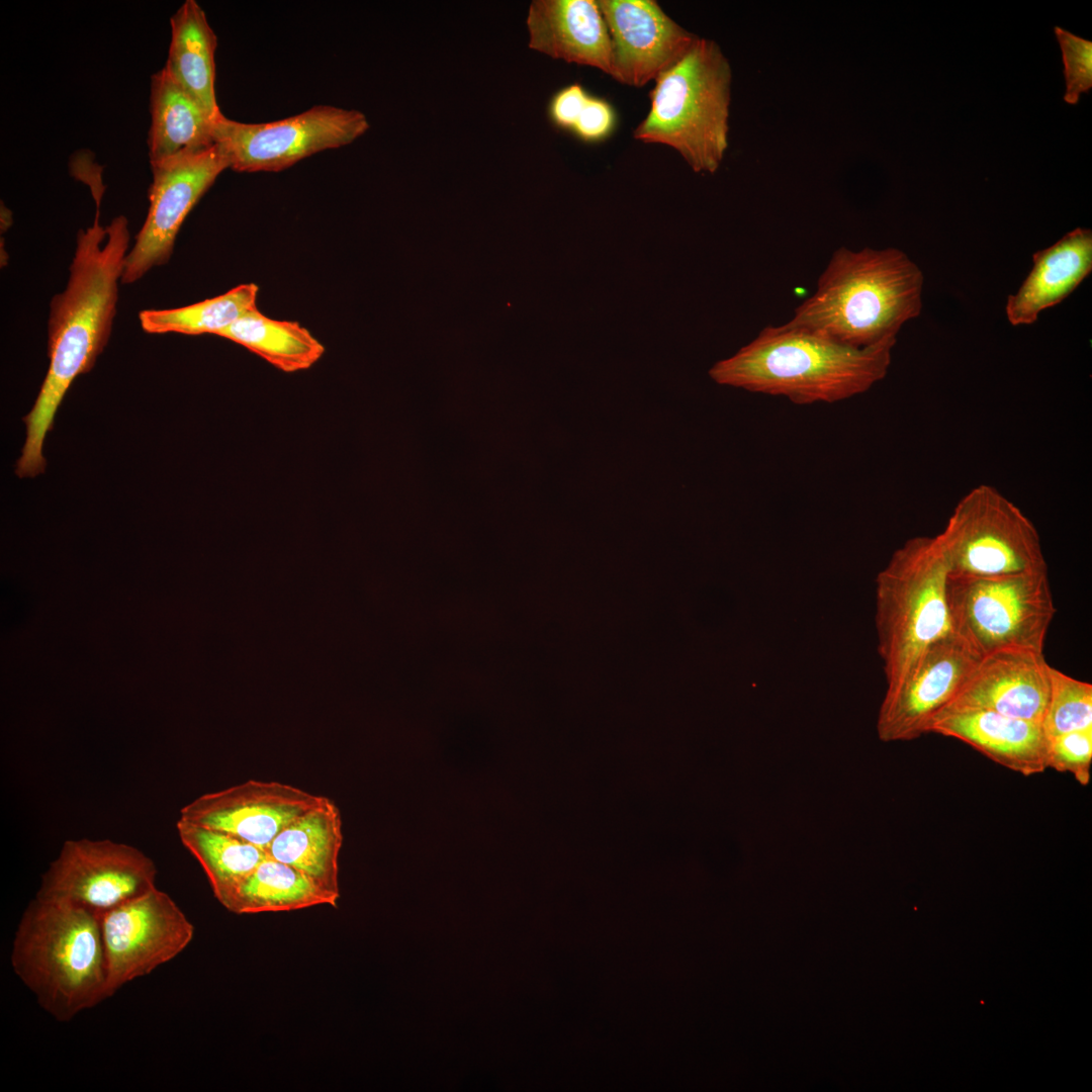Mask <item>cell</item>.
<instances>
[{
    "label": "cell",
    "instance_id": "cell-14",
    "mask_svg": "<svg viewBox=\"0 0 1092 1092\" xmlns=\"http://www.w3.org/2000/svg\"><path fill=\"white\" fill-rule=\"evenodd\" d=\"M612 46L611 77L642 87L679 61L698 35L653 0H598Z\"/></svg>",
    "mask_w": 1092,
    "mask_h": 1092
},
{
    "label": "cell",
    "instance_id": "cell-8",
    "mask_svg": "<svg viewBox=\"0 0 1092 1092\" xmlns=\"http://www.w3.org/2000/svg\"><path fill=\"white\" fill-rule=\"evenodd\" d=\"M936 537L951 576H999L1048 569L1033 523L988 484L972 488L958 502Z\"/></svg>",
    "mask_w": 1092,
    "mask_h": 1092
},
{
    "label": "cell",
    "instance_id": "cell-24",
    "mask_svg": "<svg viewBox=\"0 0 1092 1092\" xmlns=\"http://www.w3.org/2000/svg\"><path fill=\"white\" fill-rule=\"evenodd\" d=\"M182 844L204 871L216 900L226 909L241 885L267 856L264 849L229 833L178 819Z\"/></svg>",
    "mask_w": 1092,
    "mask_h": 1092
},
{
    "label": "cell",
    "instance_id": "cell-6",
    "mask_svg": "<svg viewBox=\"0 0 1092 1092\" xmlns=\"http://www.w3.org/2000/svg\"><path fill=\"white\" fill-rule=\"evenodd\" d=\"M949 573L936 536L907 540L878 573L875 625L887 688L898 684L930 644L952 632Z\"/></svg>",
    "mask_w": 1092,
    "mask_h": 1092
},
{
    "label": "cell",
    "instance_id": "cell-20",
    "mask_svg": "<svg viewBox=\"0 0 1092 1092\" xmlns=\"http://www.w3.org/2000/svg\"><path fill=\"white\" fill-rule=\"evenodd\" d=\"M342 842L340 811L331 799L323 796L314 806L278 833L266 853L340 895L339 853Z\"/></svg>",
    "mask_w": 1092,
    "mask_h": 1092
},
{
    "label": "cell",
    "instance_id": "cell-22",
    "mask_svg": "<svg viewBox=\"0 0 1092 1092\" xmlns=\"http://www.w3.org/2000/svg\"><path fill=\"white\" fill-rule=\"evenodd\" d=\"M171 41L163 70L213 119L222 113L215 95L216 35L205 12L186 0L170 19Z\"/></svg>",
    "mask_w": 1092,
    "mask_h": 1092
},
{
    "label": "cell",
    "instance_id": "cell-25",
    "mask_svg": "<svg viewBox=\"0 0 1092 1092\" xmlns=\"http://www.w3.org/2000/svg\"><path fill=\"white\" fill-rule=\"evenodd\" d=\"M217 337L245 347L287 373L310 368L325 353L323 344L297 322L270 318L257 307Z\"/></svg>",
    "mask_w": 1092,
    "mask_h": 1092
},
{
    "label": "cell",
    "instance_id": "cell-3",
    "mask_svg": "<svg viewBox=\"0 0 1092 1092\" xmlns=\"http://www.w3.org/2000/svg\"><path fill=\"white\" fill-rule=\"evenodd\" d=\"M923 283L919 266L900 249L840 247L819 276L815 292L788 323L866 348L897 337L905 323L919 316Z\"/></svg>",
    "mask_w": 1092,
    "mask_h": 1092
},
{
    "label": "cell",
    "instance_id": "cell-10",
    "mask_svg": "<svg viewBox=\"0 0 1092 1092\" xmlns=\"http://www.w3.org/2000/svg\"><path fill=\"white\" fill-rule=\"evenodd\" d=\"M157 868L140 849L108 839L67 840L36 897L98 916L156 888Z\"/></svg>",
    "mask_w": 1092,
    "mask_h": 1092
},
{
    "label": "cell",
    "instance_id": "cell-29",
    "mask_svg": "<svg viewBox=\"0 0 1092 1092\" xmlns=\"http://www.w3.org/2000/svg\"><path fill=\"white\" fill-rule=\"evenodd\" d=\"M1054 30L1063 57L1066 80L1064 99L1069 104H1077L1080 95L1089 92L1092 87V42L1059 26Z\"/></svg>",
    "mask_w": 1092,
    "mask_h": 1092
},
{
    "label": "cell",
    "instance_id": "cell-17",
    "mask_svg": "<svg viewBox=\"0 0 1092 1092\" xmlns=\"http://www.w3.org/2000/svg\"><path fill=\"white\" fill-rule=\"evenodd\" d=\"M928 733L963 741L995 763L1025 777L1046 769L1048 738L1040 723L988 710L954 708L939 712Z\"/></svg>",
    "mask_w": 1092,
    "mask_h": 1092
},
{
    "label": "cell",
    "instance_id": "cell-30",
    "mask_svg": "<svg viewBox=\"0 0 1092 1092\" xmlns=\"http://www.w3.org/2000/svg\"><path fill=\"white\" fill-rule=\"evenodd\" d=\"M615 115L610 104L589 97L572 131L586 142L606 138L614 127Z\"/></svg>",
    "mask_w": 1092,
    "mask_h": 1092
},
{
    "label": "cell",
    "instance_id": "cell-27",
    "mask_svg": "<svg viewBox=\"0 0 1092 1092\" xmlns=\"http://www.w3.org/2000/svg\"><path fill=\"white\" fill-rule=\"evenodd\" d=\"M1041 726L1046 738L1092 729V685L1050 665V697Z\"/></svg>",
    "mask_w": 1092,
    "mask_h": 1092
},
{
    "label": "cell",
    "instance_id": "cell-19",
    "mask_svg": "<svg viewBox=\"0 0 1092 1092\" xmlns=\"http://www.w3.org/2000/svg\"><path fill=\"white\" fill-rule=\"evenodd\" d=\"M1032 268L1005 305L1012 326H1028L1067 298L1092 271V232L1077 228L1032 255Z\"/></svg>",
    "mask_w": 1092,
    "mask_h": 1092
},
{
    "label": "cell",
    "instance_id": "cell-15",
    "mask_svg": "<svg viewBox=\"0 0 1092 1092\" xmlns=\"http://www.w3.org/2000/svg\"><path fill=\"white\" fill-rule=\"evenodd\" d=\"M322 797L284 783L249 780L197 797L180 810L179 819L229 833L266 851L283 828Z\"/></svg>",
    "mask_w": 1092,
    "mask_h": 1092
},
{
    "label": "cell",
    "instance_id": "cell-21",
    "mask_svg": "<svg viewBox=\"0 0 1092 1092\" xmlns=\"http://www.w3.org/2000/svg\"><path fill=\"white\" fill-rule=\"evenodd\" d=\"M151 166L198 154L215 143L214 120L162 69L151 78Z\"/></svg>",
    "mask_w": 1092,
    "mask_h": 1092
},
{
    "label": "cell",
    "instance_id": "cell-23",
    "mask_svg": "<svg viewBox=\"0 0 1092 1092\" xmlns=\"http://www.w3.org/2000/svg\"><path fill=\"white\" fill-rule=\"evenodd\" d=\"M339 897L302 872L267 855L241 885L226 910L257 914L336 907Z\"/></svg>",
    "mask_w": 1092,
    "mask_h": 1092
},
{
    "label": "cell",
    "instance_id": "cell-28",
    "mask_svg": "<svg viewBox=\"0 0 1092 1092\" xmlns=\"http://www.w3.org/2000/svg\"><path fill=\"white\" fill-rule=\"evenodd\" d=\"M1092 729L1072 731L1048 738L1046 768L1069 772L1082 786L1090 782Z\"/></svg>",
    "mask_w": 1092,
    "mask_h": 1092
},
{
    "label": "cell",
    "instance_id": "cell-7",
    "mask_svg": "<svg viewBox=\"0 0 1092 1092\" xmlns=\"http://www.w3.org/2000/svg\"><path fill=\"white\" fill-rule=\"evenodd\" d=\"M946 600L952 631L981 657L1006 648L1042 651L1056 614L1048 569L949 575Z\"/></svg>",
    "mask_w": 1092,
    "mask_h": 1092
},
{
    "label": "cell",
    "instance_id": "cell-1",
    "mask_svg": "<svg viewBox=\"0 0 1092 1092\" xmlns=\"http://www.w3.org/2000/svg\"><path fill=\"white\" fill-rule=\"evenodd\" d=\"M77 235L66 288L51 301L48 356L50 365L31 411L23 418L26 439L15 472L23 477L42 473V447L55 416L73 381L89 372L107 345L129 245L128 221L118 215L105 228L98 221Z\"/></svg>",
    "mask_w": 1092,
    "mask_h": 1092
},
{
    "label": "cell",
    "instance_id": "cell-18",
    "mask_svg": "<svg viewBox=\"0 0 1092 1092\" xmlns=\"http://www.w3.org/2000/svg\"><path fill=\"white\" fill-rule=\"evenodd\" d=\"M526 23L530 49L611 75V38L597 1L535 0Z\"/></svg>",
    "mask_w": 1092,
    "mask_h": 1092
},
{
    "label": "cell",
    "instance_id": "cell-5",
    "mask_svg": "<svg viewBox=\"0 0 1092 1092\" xmlns=\"http://www.w3.org/2000/svg\"><path fill=\"white\" fill-rule=\"evenodd\" d=\"M732 69L720 46L698 36L655 80L634 139L676 150L696 173H715L728 149Z\"/></svg>",
    "mask_w": 1092,
    "mask_h": 1092
},
{
    "label": "cell",
    "instance_id": "cell-13",
    "mask_svg": "<svg viewBox=\"0 0 1092 1092\" xmlns=\"http://www.w3.org/2000/svg\"><path fill=\"white\" fill-rule=\"evenodd\" d=\"M980 658L953 631L930 644L903 678L887 688L877 718L879 739L910 741L927 734Z\"/></svg>",
    "mask_w": 1092,
    "mask_h": 1092
},
{
    "label": "cell",
    "instance_id": "cell-26",
    "mask_svg": "<svg viewBox=\"0 0 1092 1092\" xmlns=\"http://www.w3.org/2000/svg\"><path fill=\"white\" fill-rule=\"evenodd\" d=\"M258 291L256 284L247 283L187 306L146 309L139 314L141 327L149 334L218 336L242 315L257 307Z\"/></svg>",
    "mask_w": 1092,
    "mask_h": 1092
},
{
    "label": "cell",
    "instance_id": "cell-12",
    "mask_svg": "<svg viewBox=\"0 0 1092 1092\" xmlns=\"http://www.w3.org/2000/svg\"><path fill=\"white\" fill-rule=\"evenodd\" d=\"M146 220L125 260L121 283L130 284L151 269L166 264L186 216L219 174L230 168L217 144L198 154L151 166Z\"/></svg>",
    "mask_w": 1092,
    "mask_h": 1092
},
{
    "label": "cell",
    "instance_id": "cell-9",
    "mask_svg": "<svg viewBox=\"0 0 1092 1092\" xmlns=\"http://www.w3.org/2000/svg\"><path fill=\"white\" fill-rule=\"evenodd\" d=\"M369 128L355 109L317 105L284 119L244 123L223 114L213 122V140L238 172H278L325 150L351 144Z\"/></svg>",
    "mask_w": 1092,
    "mask_h": 1092
},
{
    "label": "cell",
    "instance_id": "cell-16",
    "mask_svg": "<svg viewBox=\"0 0 1092 1092\" xmlns=\"http://www.w3.org/2000/svg\"><path fill=\"white\" fill-rule=\"evenodd\" d=\"M1049 697L1042 651L1006 648L983 655L943 710L982 709L1041 724Z\"/></svg>",
    "mask_w": 1092,
    "mask_h": 1092
},
{
    "label": "cell",
    "instance_id": "cell-31",
    "mask_svg": "<svg viewBox=\"0 0 1092 1092\" xmlns=\"http://www.w3.org/2000/svg\"><path fill=\"white\" fill-rule=\"evenodd\" d=\"M589 96L578 84H571L558 91L550 101L549 116L553 123L572 130Z\"/></svg>",
    "mask_w": 1092,
    "mask_h": 1092
},
{
    "label": "cell",
    "instance_id": "cell-2",
    "mask_svg": "<svg viewBox=\"0 0 1092 1092\" xmlns=\"http://www.w3.org/2000/svg\"><path fill=\"white\" fill-rule=\"evenodd\" d=\"M897 337L854 348L790 325L768 326L709 371L719 384L796 404L834 403L868 391L884 379Z\"/></svg>",
    "mask_w": 1092,
    "mask_h": 1092
},
{
    "label": "cell",
    "instance_id": "cell-11",
    "mask_svg": "<svg viewBox=\"0 0 1092 1092\" xmlns=\"http://www.w3.org/2000/svg\"><path fill=\"white\" fill-rule=\"evenodd\" d=\"M100 926L109 997L175 959L194 936L191 921L157 887L101 915Z\"/></svg>",
    "mask_w": 1092,
    "mask_h": 1092
},
{
    "label": "cell",
    "instance_id": "cell-4",
    "mask_svg": "<svg viewBox=\"0 0 1092 1092\" xmlns=\"http://www.w3.org/2000/svg\"><path fill=\"white\" fill-rule=\"evenodd\" d=\"M10 962L39 1006L59 1021L109 997L100 916L83 908L35 896L20 918Z\"/></svg>",
    "mask_w": 1092,
    "mask_h": 1092
}]
</instances>
